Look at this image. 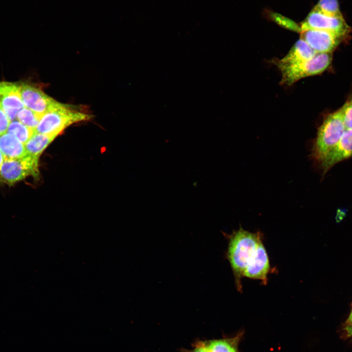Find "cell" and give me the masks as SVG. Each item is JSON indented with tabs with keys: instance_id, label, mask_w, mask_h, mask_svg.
<instances>
[{
	"instance_id": "1",
	"label": "cell",
	"mask_w": 352,
	"mask_h": 352,
	"mask_svg": "<svg viewBox=\"0 0 352 352\" xmlns=\"http://www.w3.org/2000/svg\"><path fill=\"white\" fill-rule=\"evenodd\" d=\"M228 239L226 257L232 270L236 287L242 289V279L244 272L261 241L263 235L244 230L241 226L230 234H224Z\"/></svg>"
},
{
	"instance_id": "2",
	"label": "cell",
	"mask_w": 352,
	"mask_h": 352,
	"mask_svg": "<svg viewBox=\"0 0 352 352\" xmlns=\"http://www.w3.org/2000/svg\"><path fill=\"white\" fill-rule=\"evenodd\" d=\"M345 130L339 110L326 117L311 148L310 157L317 166L337 144Z\"/></svg>"
},
{
	"instance_id": "3",
	"label": "cell",
	"mask_w": 352,
	"mask_h": 352,
	"mask_svg": "<svg viewBox=\"0 0 352 352\" xmlns=\"http://www.w3.org/2000/svg\"><path fill=\"white\" fill-rule=\"evenodd\" d=\"M332 60L331 53H316L306 61L288 65H277L282 74L281 84L290 86L299 80L320 74L326 70Z\"/></svg>"
},
{
	"instance_id": "4",
	"label": "cell",
	"mask_w": 352,
	"mask_h": 352,
	"mask_svg": "<svg viewBox=\"0 0 352 352\" xmlns=\"http://www.w3.org/2000/svg\"><path fill=\"white\" fill-rule=\"evenodd\" d=\"M91 115L73 108L71 106L54 110L44 114L35 132L57 136L71 124L88 120Z\"/></svg>"
},
{
	"instance_id": "5",
	"label": "cell",
	"mask_w": 352,
	"mask_h": 352,
	"mask_svg": "<svg viewBox=\"0 0 352 352\" xmlns=\"http://www.w3.org/2000/svg\"><path fill=\"white\" fill-rule=\"evenodd\" d=\"M39 158L28 154L19 158L4 159L0 176L8 184H13L28 176L39 177Z\"/></svg>"
},
{
	"instance_id": "6",
	"label": "cell",
	"mask_w": 352,
	"mask_h": 352,
	"mask_svg": "<svg viewBox=\"0 0 352 352\" xmlns=\"http://www.w3.org/2000/svg\"><path fill=\"white\" fill-rule=\"evenodd\" d=\"M20 91L22 100L25 107L41 115L69 106L55 100L39 88L30 84H21Z\"/></svg>"
},
{
	"instance_id": "7",
	"label": "cell",
	"mask_w": 352,
	"mask_h": 352,
	"mask_svg": "<svg viewBox=\"0 0 352 352\" xmlns=\"http://www.w3.org/2000/svg\"><path fill=\"white\" fill-rule=\"evenodd\" d=\"M301 31L309 29L327 31L341 38L348 35L351 28L343 16L336 17L325 14L313 9L302 22Z\"/></svg>"
},
{
	"instance_id": "8",
	"label": "cell",
	"mask_w": 352,
	"mask_h": 352,
	"mask_svg": "<svg viewBox=\"0 0 352 352\" xmlns=\"http://www.w3.org/2000/svg\"><path fill=\"white\" fill-rule=\"evenodd\" d=\"M301 32V39L317 53H331L342 39L333 33L322 30L309 29Z\"/></svg>"
},
{
	"instance_id": "9",
	"label": "cell",
	"mask_w": 352,
	"mask_h": 352,
	"mask_svg": "<svg viewBox=\"0 0 352 352\" xmlns=\"http://www.w3.org/2000/svg\"><path fill=\"white\" fill-rule=\"evenodd\" d=\"M0 103L10 121L17 118L18 112L25 107L21 98L20 85L7 82H0Z\"/></svg>"
},
{
	"instance_id": "10",
	"label": "cell",
	"mask_w": 352,
	"mask_h": 352,
	"mask_svg": "<svg viewBox=\"0 0 352 352\" xmlns=\"http://www.w3.org/2000/svg\"><path fill=\"white\" fill-rule=\"evenodd\" d=\"M352 156V129H346L337 144L318 165L325 175L335 164Z\"/></svg>"
},
{
	"instance_id": "11",
	"label": "cell",
	"mask_w": 352,
	"mask_h": 352,
	"mask_svg": "<svg viewBox=\"0 0 352 352\" xmlns=\"http://www.w3.org/2000/svg\"><path fill=\"white\" fill-rule=\"evenodd\" d=\"M270 271V265L268 256L262 240L245 270L243 276L260 280L265 285L267 283V276Z\"/></svg>"
},
{
	"instance_id": "12",
	"label": "cell",
	"mask_w": 352,
	"mask_h": 352,
	"mask_svg": "<svg viewBox=\"0 0 352 352\" xmlns=\"http://www.w3.org/2000/svg\"><path fill=\"white\" fill-rule=\"evenodd\" d=\"M317 53L303 39L299 40L282 59L276 61V65H288L313 57Z\"/></svg>"
},
{
	"instance_id": "13",
	"label": "cell",
	"mask_w": 352,
	"mask_h": 352,
	"mask_svg": "<svg viewBox=\"0 0 352 352\" xmlns=\"http://www.w3.org/2000/svg\"><path fill=\"white\" fill-rule=\"evenodd\" d=\"M0 151L4 159L21 158L27 154L24 144L7 132L0 135Z\"/></svg>"
},
{
	"instance_id": "14",
	"label": "cell",
	"mask_w": 352,
	"mask_h": 352,
	"mask_svg": "<svg viewBox=\"0 0 352 352\" xmlns=\"http://www.w3.org/2000/svg\"><path fill=\"white\" fill-rule=\"evenodd\" d=\"M56 137V136L35 132L24 144L27 154L39 157L41 154Z\"/></svg>"
},
{
	"instance_id": "15",
	"label": "cell",
	"mask_w": 352,
	"mask_h": 352,
	"mask_svg": "<svg viewBox=\"0 0 352 352\" xmlns=\"http://www.w3.org/2000/svg\"><path fill=\"white\" fill-rule=\"evenodd\" d=\"M7 132L13 135L25 144L35 133V131L19 121L13 120L9 124Z\"/></svg>"
},
{
	"instance_id": "16",
	"label": "cell",
	"mask_w": 352,
	"mask_h": 352,
	"mask_svg": "<svg viewBox=\"0 0 352 352\" xmlns=\"http://www.w3.org/2000/svg\"><path fill=\"white\" fill-rule=\"evenodd\" d=\"M42 116L25 107L18 112L17 118L20 122L35 131Z\"/></svg>"
},
{
	"instance_id": "17",
	"label": "cell",
	"mask_w": 352,
	"mask_h": 352,
	"mask_svg": "<svg viewBox=\"0 0 352 352\" xmlns=\"http://www.w3.org/2000/svg\"><path fill=\"white\" fill-rule=\"evenodd\" d=\"M314 9L328 15L342 16L337 0H320Z\"/></svg>"
},
{
	"instance_id": "18",
	"label": "cell",
	"mask_w": 352,
	"mask_h": 352,
	"mask_svg": "<svg viewBox=\"0 0 352 352\" xmlns=\"http://www.w3.org/2000/svg\"><path fill=\"white\" fill-rule=\"evenodd\" d=\"M339 110L346 129H352V96Z\"/></svg>"
},
{
	"instance_id": "19",
	"label": "cell",
	"mask_w": 352,
	"mask_h": 352,
	"mask_svg": "<svg viewBox=\"0 0 352 352\" xmlns=\"http://www.w3.org/2000/svg\"><path fill=\"white\" fill-rule=\"evenodd\" d=\"M273 19L281 25L294 31H301L300 27H299L293 21L287 19L282 16L273 15Z\"/></svg>"
},
{
	"instance_id": "20",
	"label": "cell",
	"mask_w": 352,
	"mask_h": 352,
	"mask_svg": "<svg viewBox=\"0 0 352 352\" xmlns=\"http://www.w3.org/2000/svg\"><path fill=\"white\" fill-rule=\"evenodd\" d=\"M10 121L7 117L0 103V135L7 132Z\"/></svg>"
},
{
	"instance_id": "21",
	"label": "cell",
	"mask_w": 352,
	"mask_h": 352,
	"mask_svg": "<svg viewBox=\"0 0 352 352\" xmlns=\"http://www.w3.org/2000/svg\"><path fill=\"white\" fill-rule=\"evenodd\" d=\"M345 329V330L352 329V310L346 322Z\"/></svg>"
},
{
	"instance_id": "22",
	"label": "cell",
	"mask_w": 352,
	"mask_h": 352,
	"mask_svg": "<svg viewBox=\"0 0 352 352\" xmlns=\"http://www.w3.org/2000/svg\"><path fill=\"white\" fill-rule=\"evenodd\" d=\"M3 160H4V158H3V155L0 151V172L1 167L2 166V163L3 162Z\"/></svg>"
},
{
	"instance_id": "23",
	"label": "cell",
	"mask_w": 352,
	"mask_h": 352,
	"mask_svg": "<svg viewBox=\"0 0 352 352\" xmlns=\"http://www.w3.org/2000/svg\"><path fill=\"white\" fill-rule=\"evenodd\" d=\"M347 334L349 336H352V329H349L346 330Z\"/></svg>"
}]
</instances>
